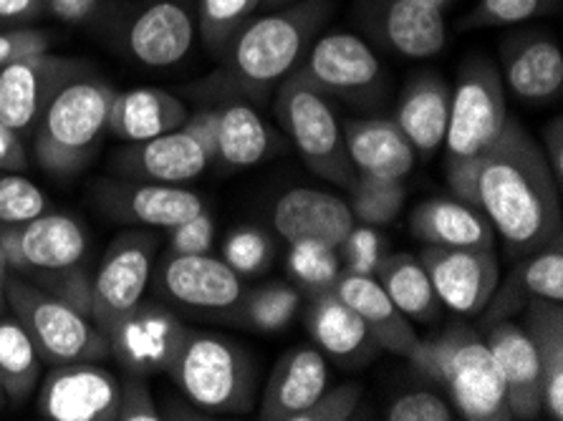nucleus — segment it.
<instances>
[{
	"mask_svg": "<svg viewBox=\"0 0 563 421\" xmlns=\"http://www.w3.org/2000/svg\"><path fill=\"white\" fill-rule=\"evenodd\" d=\"M561 187L543 149L514 119L481 159L477 208L516 257L561 237Z\"/></svg>",
	"mask_w": 563,
	"mask_h": 421,
	"instance_id": "nucleus-1",
	"label": "nucleus"
},
{
	"mask_svg": "<svg viewBox=\"0 0 563 421\" xmlns=\"http://www.w3.org/2000/svg\"><path fill=\"white\" fill-rule=\"evenodd\" d=\"M329 13L331 0H301L284 11L249 21L220 56L223 64L208 86L225 93L261 97L301 64Z\"/></svg>",
	"mask_w": 563,
	"mask_h": 421,
	"instance_id": "nucleus-2",
	"label": "nucleus"
},
{
	"mask_svg": "<svg viewBox=\"0 0 563 421\" xmlns=\"http://www.w3.org/2000/svg\"><path fill=\"white\" fill-rule=\"evenodd\" d=\"M114 89L81 74L64 84L33 126V152L48 175L71 177L91 162L107 132Z\"/></svg>",
	"mask_w": 563,
	"mask_h": 421,
	"instance_id": "nucleus-3",
	"label": "nucleus"
},
{
	"mask_svg": "<svg viewBox=\"0 0 563 421\" xmlns=\"http://www.w3.org/2000/svg\"><path fill=\"white\" fill-rule=\"evenodd\" d=\"M167 374L195 407L212 414H243L255 391L253 361L238 343L187 329Z\"/></svg>",
	"mask_w": 563,
	"mask_h": 421,
	"instance_id": "nucleus-4",
	"label": "nucleus"
},
{
	"mask_svg": "<svg viewBox=\"0 0 563 421\" xmlns=\"http://www.w3.org/2000/svg\"><path fill=\"white\" fill-rule=\"evenodd\" d=\"M5 303L31 336L44 364L58 366L112 356L107 336L89 315L66 306L19 273H11L8 278Z\"/></svg>",
	"mask_w": 563,
	"mask_h": 421,
	"instance_id": "nucleus-5",
	"label": "nucleus"
},
{
	"mask_svg": "<svg viewBox=\"0 0 563 421\" xmlns=\"http://www.w3.org/2000/svg\"><path fill=\"white\" fill-rule=\"evenodd\" d=\"M503 76L488 58H471L457 74L445 132V171L477 167L508 124Z\"/></svg>",
	"mask_w": 563,
	"mask_h": 421,
	"instance_id": "nucleus-6",
	"label": "nucleus"
},
{
	"mask_svg": "<svg viewBox=\"0 0 563 421\" xmlns=\"http://www.w3.org/2000/svg\"><path fill=\"white\" fill-rule=\"evenodd\" d=\"M276 114L301 159L316 175L346 190L354 185L356 169L346 154L344 129L327 93L291 71L278 89Z\"/></svg>",
	"mask_w": 563,
	"mask_h": 421,
	"instance_id": "nucleus-7",
	"label": "nucleus"
},
{
	"mask_svg": "<svg viewBox=\"0 0 563 421\" xmlns=\"http://www.w3.org/2000/svg\"><path fill=\"white\" fill-rule=\"evenodd\" d=\"M445 339V368L442 384L448 386L460 417L467 421H510L506 381L488 343L477 339L465 325L442 333Z\"/></svg>",
	"mask_w": 563,
	"mask_h": 421,
	"instance_id": "nucleus-8",
	"label": "nucleus"
},
{
	"mask_svg": "<svg viewBox=\"0 0 563 421\" xmlns=\"http://www.w3.org/2000/svg\"><path fill=\"white\" fill-rule=\"evenodd\" d=\"M159 240L152 232H122L107 247L97 275L91 278V321L104 333L142 303L152 278Z\"/></svg>",
	"mask_w": 563,
	"mask_h": 421,
	"instance_id": "nucleus-9",
	"label": "nucleus"
},
{
	"mask_svg": "<svg viewBox=\"0 0 563 421\" xmlns=\"http://www.w3.org/2000/svg\"><path fill=\"white\" fill-rule=\"evenodd\" d=\"M0 251L11 273H56L84 263L89 235L71 214L48 210L23 225H0Z\"/></svg>",
	"mask_w": 563,
	"mask_h": 421,
	"instance_id": "nucleus-10",
	"label": "nucleus"
},
{
	"mask_svg": "<svg viewBox=\"0 0 563 421\" xmlns=\"http://www.w3.org/2000/svg\"><path fill=\"white\" fill-rule=\"evenodd\" d=\"M122 384L97 361L58 364L38 394V414L46 421H117Z\"/></svg>",
	"mask_w": 563,
	"mask_h": 421,
	"instance_id": "nucleus-11",
	"label": "nucleus"
},
{
	"mask_svg": "<svg viewBox=\"0 0 563 421\" xmlns=\"http://www.w3.org/2000/svg\"><path fill=\"white\" fill-rule=\"evenodd\" d=\"M84 71L87 64L56 56L51 51L3 66L0 68V122L19 134H29L56 91Z\"/></svg>",
	"mask_w": 563,
	"mask_h": 421,
	"instance_id": "nucleus-12",
	"label": "nucleus"
},
{
	"mask_svg": "<svg viewBox=\"0 0 563 421\" xmlns=\"http://www.w3.org/2000/svg\"><path fill=\"white\" fill-rule=\"evenodd\" d=\"M417 261L428 270L440 303L463 315L483 313L500 282L493 247L424 245Z\"/></svg>",
	"mask_w": 563,
	"mask_h": 421,
	"instance_id": "nucleus-13",
	"label": "nucleus"
},
{
	"mask_svg": "<svg viewBox=\"0 0 563 421\" xmlns=\"http://www.w3.org/2000/svg\"><path fill=\"white\" fill-rule=\"evenodd\" d=\"M185 333L187 329L180 318L167 308L140 303L107 333V341L126 374L147 376L167 372L183 346Z\"/></svg>",
	"mask_w": 563,
	"mask_h": 421,
	"instance_id": "nucleus-14",
	"label": "nucleus"
},
{
	"mask_svg": "<svg viewBox=\"0 0 563 421\" xmlns=\"http://www.w3.org/2000/svg\"><path fill=\"white\" fill-rule=\"evenodd\" d=\"M306 81L323 93L360 97L377 89L382 81V64L374 51L354 33H327L313 38L301 64L294 68Z\"/></svg>",
	"mask_w": 563,
	"mask_h": 421,
	"instance_id": "nucleus-15",
	"label": "nucleus"
},
{
	"mask_svg": "<svg viewBox=\"0 0 563 421\" xmlns=\"http://www.w3.org/2000/svg\"><path fill=\"white\" fill-rule=\"evenodd\" d=\"M157 288L175 303L198 311H228L243 298L241 275L208 253H167L157 270Z\"/></svg>",
	"mask_w": 563,
	"mask_h": 421,
	"instance_id": "nucleus-16",
	"label": "nucleus"
},
{
	"mask_svg": "<svg viewBox=\"0 0 563 421\" xmlns=\"http://www.w3.org/2000/svg\"><path fill=\"white\" fill-rule=\"evenodd\" d=\"M198 25L180 0H152L136 11L124 31V46L134 62L150 68H169L190 54Z\"/></svg>",
	"mask_w": 563,
	"mask_h": 421,
	"instance_id": "nucleus-17",
	"label": "nucleus"
},
{
	"mask_svg": "<svg viewBox=\"0 0 563 421\" xmlns=\"http://www.w3.org/2000/svg\"><path fill=\"white\" fill-rule=\"evenodd\" d=\"M273 228L288 245L319 243L339 251L354 228V212L336 195L298 187L278 197Z\"/></svg>",
	"mask_w": 563,
	"mask_h": 421,
	"instance_id": "nucleus-18",
	"label": "nucleus"
},
{
	"mask_svg": "<svg viewBox=\"0 0 563 421\" xmlns=\"http://www.w3.org/2000/svg\"><path fill=\"white\" fill-rule=\"evenodd\" d=\"M210 162L212 154L202 147L198 136L180 126L152 140L130 142V147L117 152L114 167L122 175L144 182L180 185L202 175Z\"/></svg>",
	"mask_w": 563,
	"mask_h": 421,
	"instance_id": "nucleus-19",
	"label": "nucleus"
},
{
	"mask_svg": "<svg viewBox=\"0 0 563 421\" xmlns=\"http://www.w3.org/2000/svg\"><path fill=\"white\" fill-rule=\"evenodd\" d=\"M488 348L506 381V399L514 419H539L541 409V368L536 348L526 329L510 323L508 318L490 323Z\"/></svg>",
	"mask_w": 563,
	"mask_h": 421,
	"instance_id": "nucleus-20",
	"label": "nucleus"
},
{
	"mask_svg": "<svg viewBox=\"0 0 563 421\" xmlns=\"http://www.w3.org/2000/svg\"><path fill=\"white\" fill-rule=\"evenodd\" d=\"M508 89L526 101L556 99L563 89L561 46L543 31L518 33L500 46Z\"/></svg>",
	"mask_w": 563,
	"mask_h": 421,
	"instance_id": "nucleus-21",
	"label": "nucleus"
},
{
	"mask_svg": "<svg viewBox=\"0 0 563 421\" xmlns=\"http://www.w3.org/2000/svg\"><path fill=\"white\" fill-rule=\"evenodd\" d=\"M329 379L327 358L319 351L306 346L288 351L273 368L261 403V419L296 421L329 389Z\"/></svg>",
	"mask_w": 563,
	"mask_h": 421,
	"instance_id": "nucleus-22",
	"label": "nucleus"
},
{
	"mask_svg": "<svg viewBox=\"0 0 563 421\" xmlns=\"http://www.w3.org/2000/svg\"><path fill=\"white\" fill-rule=\"evenodd\" d=\"M99 197L112 218L140 222L147 228L169 230L205 210L198 192L167 182H144V179L134 185H107Z\"/></svg>",
	"mask_w": 563,
	"mask_h": 421,
	"instance_id": "nucleus-23",
	"label": "nucleus"
},
{
	"mask_svg": "<svg viewBox=\"0 0 563 421\" xmlns=\"http://www.w3.org/2000/svg\"><path fill=\"white\" fill-rule=\"evenodd\" d=\"M331 290L362 315L369 339L377 346L409 358L420 336H417L409 318L384 293V288L374 275L341 270Z\"/></svg>",
	"mask_w": 563,
	"mask_h": 421,
	"instance_id": "nucleus-24",
	"label": "nucleus"
},
{
	"mask_svg": "<svg viewBox=\"0 0 563 421\" xmlns=\"http://www.w3.org/2000/svg\"><path fill=\"white\" fill-rule=\"evenodd\" d=\"M543 298L563 303V247L561 237L526 255L518 268L508 275V280L498 282L488 300L485 323H496L518 308L528 306V300Z\"/></svg>",
	"mask_w": 563,
	"mask_h": 421,
	"instance_id": "nucleus-25",
	"label": "nucleus"
},
{
	"mask_svg": "<svg viewBox=\"0 0 563 421\" xmlns=\"http://www.w3.org/2000/svg\"><path fill=\"white\" fill-rule=\"evenodd\" d=\"M187 117L190 109L180 97L165 89L142 86V89L114 93L107 129L124 142H144L175 132L187 122Z\"/></svg>",
	"mask_w": 563,
	"mask_h": 421,
	"instance_id": "nucleus-26",
	"label": "nucleus"
},
{
	"mask_svg": "<svg viewBox=\"0 0 563 421\" xmlns=\"http://www.w3.org/2000/svg\"><path fill=\"white\" fill-rule=\"evenodd\" d=\"M344 144L352 165L362 175L405 179L415 167L417 152L389 119H356L344 126Z\"/></svg>",
	"mask_w": 563,
	"mask_h": 421,
	"instance_id": "nucleus-27",
	"label": "nucleus"
},
{
	"mask_svg": "<svg viewBox=\"0 0 563 421\" xmlns=\"http://www.w3.org/2000/svg\"><path fill=\"white\" fill-rule=\"evenodd\" d=\"M377 21L384 41L407 58H432L448 46L445 15L424 0H379Z\"/></svg>",
	"mask_w": 563,
	"mask_h": 421,
	"instance_id": "nucleus-28",
	"label": "nucleus"
},
{
	"mask_svg": "<svg viewBox=\"0 0 563 421\" xmlns=\"http://www.w3.org/2000/svg\"><path fill=\"white\" fill-rule=\"evenodd\" d=\"M452 89L438 74H420L409 81L397 107L395 124L415 152L434 154L445 142Z\"/></svg>",
	"mask_w": 563,
	"mask_h": 421,
	"instance_id": "nucleus-29",
	"label": "nucleus"
},
{
	"mask_svg": "<svg viewBox=\"0 0 563 421\" xmlns=\"http://www.w3.org/2000/svg\"><path fill=\"white\" fill-rule=\"evenodd\" d=\"M409 230L417 240L442 247H493L496 230L481 208L455 200H428L415 208Z\"/></svg>",
	"mask_w": 563,
	"mask_h": 421,
	"instance_id": "nucleus-30",
	"label": "nucleus"
},
{
	"mask_svg": "<svg viewBox=\"0 0 563 421\" xmlns=\"http://www.w3.org/2000/svg\"><path fill=\"white\" fill-rule=\"evenodd\" d=\"M526 333L541 368V409L553 421L563 419V308L556 300H528Z\"/></svg>",
	"mask_w": 563,
	"mask_h": 421,
	"instance_id": "nucleus-31",
	"label": "nucleus"
},
{
	"mask_svg": "<svg viewBox=\"0 0 563 421\" xmlns=\"http://www.w3.org/2000/svg\"><path fill=\"white\" fill-rule=\"evenodd\" d=\"M374 278L391 298V303L412 321H434L440 315L442 303L434 293L428 270L417 257L407 253L382 255L374 268Z\"/></svg>",
	"mask_w": 563,
	"mask_h": 421,
	"instance_id": "nucleus-32",
	"label": "nucleus"
},
{
	"mask_svg": "<svg viewBox=\"0 0 563 421\" xmlns=\"http://www.w3.org/2000/svg\"><path fill=\"white\" fill-rule=\"evenodd\" d=\"M306 325H309L311 339L319 343L321 351L339 358L360 354L372 341L362 315L346 300H341L334 290L316 296L309 315H306Z\"/></svg>",
	"mask_w": 563,
	"mask_h": 421,
	"instance_id": "nucleus-33",
	"label": "nucleus"
},
{
	"mask_svg": "<svg viewBox=\"0 0 563 421\" xmlns=\"http://www.w3.org/2000/svg\"><path fill=\"white\" fill-rule=\"evenodd\" d=\"M218 111L216 159L230 167L258 165L271 152V132L249 104H228Z\"/></svg>",
	"mask_w": 563,
	"mask_h": 421,
	"instance_id": "nucleus-34",
	"label": "nucleus"
},
{
	"mask_svg": "<svg viewBox=\"0 0 563 421\" xmlns=\"http://www.w3.org/2000/svg\"><path fill=\"white\" fill-rule=\"evenodd\" d=\"M38 348L13 315H0V391L13 403L25 401L41 381Z\"/></svg>",
	"mask_w": 563,
	"mask_h": 421,
	"instance_id": "nucleus-35",
	"label": "nucleus"
},
{
	"mask_svg": "<svg viewBox=\"0 0 563 421\" xmlns=\"http://www.w3.org/2000/svg\"><path fill=\"white\" fill-rule=\"evenodd\" d=\"M261 5L263 0H200L198 29L208 54L223 56L243 25L255 19Z\"/></svg>",
	"mask_w": 563,
	"mask_h": 421,
	"instance_id": "nucleus-36",
	"label": "nucleus"
},
{
	"mask_svg": "<svg viewBox=\"0 0 563 421\" xmlns=\"http://www.w3.org/2000/svg\"><path fill=\"white\" fill-rule=\"evenodd\" d=\"M352 192L354 220H362L364 225H389L405 208L407 187L405 179H384L374 175L356 171Z\"/></svg>",
	"mask_w": 563,
	"mask_h": 421,
	"instance_id": "nucleus-37",
	"label": "nucleus"
},
{
	"mask_svg": "<svg viewBox=\"0 0 563 421\" xmlns=\"http://www.w3.org/2000/svg\"><path fill=\"white\" fill-rule=\"evenodd\" d=\"M559 5L561 0H477L467 19L460 23V29H508V25L556 13Z\"/></svg>",
	"mask_w": 563,
	"mask_h": 421,
	"instance_id": "nucleus-38",
	"label": "nucleus"
},
{
	"mask_svg": "<svg viewBox=\"0 0 563 421\" xmlns=\"http://www.w3.org/2000/svg\"><path fill=\"white\" fill-rule=\"evenodd\" d=\"M288 268L306 290L319 296L334 288L341 273V257L334 247L319 243H296L291 245V255H288Z\"/></svg>",
	"mask_w": 563,
	"mask_h": 421,
	"instance_id": "nucleus-39",
	"label": "nucleus"
},
{
	"mask_svg": "<svg viewBox=\"0 0 563 421\" xmlns=\"http://www.w3.org/2000/svg\"><path fill=\"white\" fill-rule=\"evenodd\" d=\"M298 306H301V293L296 288L273 282V286L253 290L251 298L245 300V318L253 329L276 333L291 323Z\"/></svg>",
	"mask_w": 563,
	"mask_h": 421,
	"instance_id": "nucleus-40",
	"label": "nucleus"
},
{
	"mask_svg": "<svg viewBox=\"0 0 563 421\" xmlns=\"http://www.w3.org/2000/svg\"><path fill=\"white\" fill-rule=\"evenodd\" d=\"M51 210L46 192L21 171L0 175V225H23Z\"/></svg>",
	"mask_w": 563,
	"mask_h": 421,
	"instance_id": "nucleus-41",
	"label": "nucleus"
},
{
	"mask_svg": "<svg viewBox=\"0 0 563 421\" xmlns=\"http://www.w3.org/2000/svg\"><path fill=\"white\" fill-rule=\"evenodd\" d=\"M223 261L238 275H258L271 265V240L255 228H241L225 240Z\"/></svg>",
	"mask_w": 563,
	"mask_h": 421,
	"instance_id": "nucleus-42",
	"label": "nucleus"
},
{
	"mask_svg": "<svg viewBox=\"0 0 563 421\" xmlns=\"http://www.w3.org/2000/svg\"><path fill=\"white\" fill-rule=\"evenodd\" d=\"M41 275H44V280L36 282L38 288H44L46 293L64 300L66 306H71L79 313L91 318V275L87 270H81L76 265V268Z\"/></svg>",
	"mask_w": 563,
	"mask_h": 421,
	"instance_id": "nucleus-43",
	"label": "nucleus"
},
{
	"mask_svg": "<svg viewBox=\"0 0 563 421\" xmlns=\"http://www.w3.org/2000/svg\"><path fill=\"white\" fill-rule=\"evenodd\" d=\"M362 403L360 384H341L336 389H327L319 401L303 411L296 421H346L354 419Z\"/></svg>",
	"mask_w": 563,
	"mask_h": 421,
	"instance_id": "nucleus-44",
	"label": "nucleus"
},
{
	"mask_svg": "<svg viewBox=\"0 0 563 421\" xmlns=\"http://www.w3.org/2000/svg\"><path fill=\"white\" fill-rule=\"evenodd\" d=\"M452 407L438 394H402L387 407V421H452Z\"/></svg>",
	"mask_w": 563,
	"mask_h": 421,
	"instance_id": "nucleus-45",
	"label": "nucleus"
},
{
	"mask_svg": "<svg viewBox=\"0 0 563 421\" xmlns=\"http://www.w3.org/2000/svg\"><path fill=\"white\" fill-rule=\"evenodd\" d=\"M212 237H216V222L202 210L195 218L180 222V225L169 228V247L167 253L175 255H200L210 253Z\"/></svg>",
	"mask_w": 563,
	"mask_h": 421,
	"instance_id": "nucleus-46",
	"label": "nucleus"
},
{
	"mask_svg": "<svg viewBox=\"0 0 563 421\" xmlns=\"http://www.w3.org/2000/svg\"><path fill=\"white\" fill-rule=\"evenodd\" d=\"M339 257H344V270L352 273H364V275H374V268H377L382 251H379V237L374 230H356L352 228L344 243L339 245Z\"/></svg>",
	"mask_w": 563,
	"mask_h": 421,
	"instance_id": "nucleus-47",
	"label": "nucleus"
},
{
	"mask_svg": "<svg viewBox=\"0 0 563 421\" xmlns=\"http://www.w3.org/2000/svg\"><path fill=\"white\" fill-rule=\"evenodd\" d=\"M162 414L155 399H152L150 386L144 384L142 376H132L122 386V397H119L117 421H159Z\"/></svg>",
	"mask_w": 563,
	"mask_h": 421,
	"instance_id": "nucleus-48",
	"label": "nucleus"
},
{
	"mask_svg": "<svg viewBox=\"0 0 563 421\" xmlns=\"http://www.w3.org/2000/svg\"><path fill=\"white\" fill-rule=\"evenodd\" d=\"M51 48V36L38 29H11L0 31V68L19 62V58L46 54Z\"/></svg>",
	"mask_w": 563,
	"mask_h": 421,
	"instance_id": "nucleus-49",
	"label": "nucleus"
},
{
	"mask_svg": "<svg viewBox=\"0 0 563 421\" xmlns=\"http://www.w3.org/2000/svg\"><path fill=\"white\" fill-rule=\"evenodd\" d=\"M29 154L21 142V134L0 122V171H25Z\"/></svg>",
	"mask_w": 563,
	"mask_h": 421,
	"instance_id": "nucleus-50",
	"label": "nucleus"
},
{
	"mask_svg": "<svg viewBox=\"0 0 563 421\" xmlns=\"http://www.w3.org/2000/svg\"><path fill=\"white\" fill-rule=\"evenodd\" d=\"M99 11V0H46L44 13L64 23H87Z\"/></svg>",
	"mask_w": 563,
	"mask_h": 421,
	"instance_id": "nucleus-51",
	"label": "nucleus"
},
{
	"mask_svg": "<svg viewBox=\"0 0 563 421\" xmlns=\"http://www.w3.org/2000/svg\"><path fill=\"white\" fill-rule=\"evenodd\" d=\"M187 132L192 136H198L200 144L205 149L212 154L216 159V129H218V111L216 109H202L198 114L187 117V122L183 124Z\"/></svg>",
	"mask_w": 563,
	"mask_h": 421,
	"instance_id": "nucleus-52",
	"label": "nucleus"
},
{
	"mask_svg": "<svg viewBox=\"0 0 563 421\" xmlns=\"http://www.w3.org/2000/svg\"><path fill=\"white\" fill-rule=\"evenodd\" d=\"M543 142H545V162L553 171V179H556L561 187L563 179V119L556 117L553 122L543 129Z\"/></svg>",
	"mask_w": 563,
	"mask_h": 421,
	"instance_id": "nucleus-53",
	"label": "nucleus"
},
{
	"mask_svg": "<svg viewBox=\"0 0 563 421\" xmlns=\"http://www.w3.org/2000/svg\"><path fill=\"white\" fill-rule=\"evenodd\" d=\"M46 0H0V21H29L44 13Z\"/></svg>",
	"mask_w": 563,
	"mask_h": 421,
	"instance_id": "nucleus-54",
	"label": "nucleus"
},
{
	"mask_svg": "<svg viewBox=\"0 0 563 421\" xmlns=\"http://www.w3.org/2000/svg\"><path fill=\"white\" fill-rule=\"evenodd\" d=\"M8 278H11V268H8L5 255H3V251H0V315H3L5 308H8V303H5V286H8Z\"/></svg>",
	"mask_w": 563,
	"mask_h": 421,
	"instance_id": "nucleus-55",
	"label": "nucleus"
},
{
	"mask_svg": "<svg viewBox=\"0 0 563 421\" xmlns=\"http://www.w3.org/2000/svg\"><path fill=\"white\" fill-rule=\"evenodd\" d=\"M424 3H430L434 8H440V11H445V8L452 3V0H424Z\"/></svg>",
	"mask_w": 563,
	"mask_h": 421,
	"instance_id": "nucleus-56",
	"label": "nucleus"
},
{
	"mask_svg": "<svg viewBox=\"0 0 563 421\" xmlns=\"http://www.w3.org/2000/svg\"><path fill=\"white\" fill-rule=\"evenodd\" d=\"M263 3H266L268 8H278V5H284V3H288V0H263Z\"/></svg>",
	"mask_w": 563,
	"mask_h": 421,
	"instance_id": "nucleus-57",
	"label": "nucleus"
},
{
	"mask_svg": "<svg viewBox=\"0 0 563 421\" xmlns=\"http://www.w3.org/2000/svg\"><path fill=\"white\" fill-rule=\"evenodd\" d=\"M3 401H5V394L0 391V409H3Z\"/></svg>",
	"mask_w": 563,
	"mask_h": 421,
	"instance_id": "nucleus-58",
	"label": "nucleus"
}]
</instances>
